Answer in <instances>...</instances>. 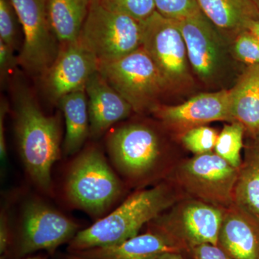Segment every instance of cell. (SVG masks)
<instances>
[{
    "label": "cell",
    "instance_id": "obj_1",
    "mask_svg": "<svg viewBox=\"0 0 259 259\" xmlns=\"http://www.w3.org/2000/svg\"><path fill=\"white\" fill-rule=\"evenodd\" d=\"M13 109L15 138L25 172L37 190L53 196L52 169L61 151L59 118L45 115L23 87L15 90Z\"/></svg>",
    "mask_w": 259,
    "mask_h": 259
},
{
    "label": "cell",
    "instance_id": "obj_2",
    "mask_svg": "<svg viewBox=\"0 0 259 259\" xmlns=\"http://www.w3.org/2000/svg\"><path fill=\"white\" fill-rule=\"evenodd\" d=\"M176 196L165 183L135 192L105 217L79 231L70 251L114 246L139 235L141 228L175 204Z\"/></svg>",
    "mask_w": 259,
    "mask_h": 259
},
{
    "label": "cell",
    "instance_id": "obj_3",
    "mask_svg": "<svg viewBox=\"0 0 259 259\" xmlns=\"http://www.w3.org/2000/svg\"><path fill=\"white\" fill-rule=\"evenodd\" d=\"M123 193V182L95 145L80 151L66 170L65 199L96 221L111 212Z\"/></svg>",
    "mask_w": 259,
    "mask_h": 259
},
{
    "label": "cell",
    "instance_id": "obj_4",
    "mask_svg": "<svg viewBox=\"0 0 259 259\" xmlns=\"http://www.w3.org/2000/svg\"><path fill=\"white\" fill-rule=\"evenodd\" d=\"M106 148L112 167L125 182L141 185L157 175L161 144L150 126L129 123L114 129L107 135Z\"/></svg>",
    "mask_w": 259,
    "mask_h": 259
},
{
    "label": "cell",
    "instance_id": "obj_5",
    "mask_svg": "<svg viewBox=\"0 0 259 259\" xmlns=\"http://www.w3.org/2000/svg\"><path fill=\"white\" fill-rule=\"evenodd\" d=\"M98 71L134 111H153L169 85L142 47L116 60L99 62Z\"/></svg>",
    "mask_w": 259,
    "mask_h": 259
},
{
    "label": "cell",
    "instance_id": "obj_6",
    "mask_svg": "<svg viewBox=\"0 0 259 259\" xmlns=\"http://www.w3.org/2000/svg\"><path fill=\"white\" fill-rule=\"evenodd\" d=\"M142 37L141 22L95 1L90 3L78 40L102 62L116 60L137 50L142 46Z\"/></svg>",
    "mask_w": 259,
    "mask_h": 259
},
{
    "label": "cell",
    "instance_id": "obj_7",
    "mask_svg": "<svg viewBox=\"0 0 259 259\" xmlns=\"http://www.w3.org/2000/svg\"><path fill=\"white\" fill-rule=\"evenodd\" d=\"M240 168L209 152L196 155L179 166L177 179L196 199L228 209L234 204L233 194Z\"/></svg>",
    "mask_w": 259,
    "mask_h": 259
},
{
    "label": "cell",
    "instance_id": "obj_8",
    "mask_svg": "<svg viewBox=\"0 0 259 259\" xmlns=\"http://www.w3.org/2000/svg\"><path fill=\"white\" fill-rule=\"evenodd\" d=\"M23 33L19 64L41 76L55 61L61 46L49 23L47 0H11Z\"/></svg>",
    "mask_w": 259,
    "mask_h": 259
},
{
    "label": "cell",
    "instance_id": "obj_9",
    "mask_svg": "<svg viewBox=\"0 0 259 259\" xmlns=\"http://www.w3.org/2000/svg\"><path fill=\"white\" fill-rule=\"evenodd\" d=\"M20 221L18 252L21 256L38 250L52 253L79 231L77 223L37 197L24 202Z\"/></svg>",
    "mask_w": 259,
    "mask_h": 259
},
{
    "label": "cell",
    "instance_id": "obj_10",
    "mask_svg": "<svg viewBox=\"0 0 259 259\" xmlns=\"http://www.w3.org/2000/svg\"><path fill=\"white\" fill-rule=\"evenodd\" d=\"M142 47L169 86L188 82L190 73L185 38L177 20L158 13L141 22Z\"/></svg>",
    "mask_w": 259,
    "mask_h": 259
},
{
    "label": "cell",
    "instance_id": "obj_11",
    "mask_svg": "<svg viewBox=\"0 0 259 259\" xmlns=\"http://www.w3.org/2000/svg\"><path fill=\"white\" fill-rule=\"evenodd\" d=\"M225 209L198 199L186 201L171 212L153 220V228L175 238L185 248L218 245Z\"/></svg>",
    "mask_w": 259,
    "mask_h": 259
},
{
    "label": "cell",
    "instance_id": "obj_12",
    "mask_svg": "<svg viewBox=\"0 0 259 259\" xmlns=\"http://www.w3.org/2000/svg\"><path fill=\"white\" fill-rule=\"evenodd\" d=\"M177 21L194 73L204 82L216 81L222 76L228 63L224 35L202 11Z\"/></svg>",
    "mask_w": 259,
    "mask_h": 259
},
{
    "label": "cell",
    "instance_id": "obj_13",
    "mask_svg": "<svg viewBox=\"0 0 259 259\" xmlns=\"http://www.w3.org/2000/svg\"><path fill=\"white\" fill-rule=\"evenodd\" d=\"M98 67L96 56L79 40L61 47L55 61L42 76L44 90L49 100L57 104L65 95L85 89Z\"/></svg>",
    "mask_w": 259,
    "mask_h": 259
},
{
    "label": "cell",
    "instance_id": "obj_14",
    "mask_svg": "<svg viewBox=\"0 0 259 259\" xmlns=\"http://www.w3.org/2000/svg\"><path fill=\"white\" fill-rule=\"evenodd\" d=\"M152 112L165 125L186 131L214 121L234 122L230 91L226 90L199 94L175 106L158 105Z\"/></svg>",
    "mask_w": 259,
    "mask_h": 259
},
{
    "label": "cell",
    "instance_id": "obj_15",
    "mask_svg": "<svg viewBox=\"0 0 259 259\" xmlns=\"http://www.w3.org/2000/svg\"><path fill=\"white\" fill-rule=\"evenodd\" d=\"M88 97L90 136L97 139L117 122L127 118L132 107L99 72L85 86Z\"/></svg>",
    "mask_w": 259,
    "mask_h": 259
},
{
    "label": "cell",
    "instance_id": "obj_16",
    "mask_svg": "<svg viewBox=\"0 0 259 259\" xmlns=\"http://www.w3.org/2000/svg\"><path fill=\"white\" fill-rule=\"evenodd\" d=\"M185 248L175 238L159 230L137 235L120 244L105 248L73 251L81 259H156L166 252H177Z\"/></svg>",
    "mask_w": 259,
    "mask_h": 259
},
{
    "label": "cell",
    "instance_id": "obj_17",
    "mask_svg": "<svg viewBox=\"0 0 259 259\" xmlns=\"http://www.w3.org/2000/svg\"><path fill=\"white\" fill-rule=\"evenodd\" d=\"M218 245L233 259H259V221L233 204L225 209Z\"/></svg>",
    "mask_w": 259,
    "mask_h": 259
},
{
    "label": "cell",
    "instance_id": "obj_18",
    "mask_svg": "<svg viewBox=\"0 0 259 259\" xmlns=\"http://www.w3.org/2000/svg\"><path fill=\"white\" fill-rule=\"evenodd\" d=\"M201 11L223 35L236 37L259 20L252 0H197Z\"/></svg>",
    "mask_w": 259,
    "mask_h": 259
},
{
    "label": "cell",
    "instance_id": "obj_19",
    "mask_svg": "<svg viewBox=\"0 0 259 259\" xmlns=\"http://www.w3.org/2000/svg\"><path fill=\"white\" fill-rule=\"evenodd\" d=\"M229 91L233 120L254 138L259 132V64L248 66Z\"/></svg>",
    "mask_w": 259,
    "mask_h": 259
},
{
    "label": "cell",
    "instance_id": "obj_20",
    "mask_svg": "<svg viewBox=\"0 0 259 259\" xmlns=\"http://www.w3.org/2000/svg\"><path fill=\"white\" fill-rule=\"evenodd\" d=\"M66 123L63 152L64 156L77 154L90 136L88 97L85 89L65 95L58 102Z\"/></svg>",
    "mask_w": 259,
    "mask_h": 259
},
{
    "label": "cell",
    "instance_id": "obj_21",
    "mask_svg": "<svg viewBox=\"0 0 259 259\" xmlns=\"http://www.w3.org/2000/svg\"><path fill=\"white\" fill-rule=\"evenodd\" d=\"M90 6V0H47L49 23L61 47L77 41Z\"/></svg>",
    "mask_w": 259,
    "mask_h": 259
},
{
    "label": "cell",
    "instance_id": "obj_22",
    "mask_svg": "<svg viewBox=\"0 0 259 259\" xmlns=\"http://www.w3.org/2000/svg\"><path fill=\"white\" fill-rule=\"evenodd\" d=\"M233 202L259 221V152L255 147L248 148L240 168Z\"/></svg>",
    "mask_w": 259,
    "mask_h": 259
},
{
    "label": "cell",
    "instance_id": "obj_23",
    "mask_svg": "<svg viewBox=\"0 0 259 259\" xmlns=\"http://www.w3.org/2000/svg\"><path fill=\"white\" fill-rule=\"evenodd\" d=\"M245 131L243 124L237 121L225 125L218 135L214 149V153L236 168H241L243 163L241 152Z\"/></svg>",
    "mask_w": 259,
    "mask_h": 259
},
{
    "label": "cell",
    "instance_id": "obj_24",
    "mask_svg": "<svg viewBox=\"0 0 259 259\" xmlns=\"http://www.w3.org/2000/svg\"><path fill=\"white\" fill-rule=\"evenodd\" d=\"M218 134L215 130L207 126H198L185 131L182 142L187 149L195 155L212 152Z\"/></svg>",
    "mask_w": 259,
    "mask_h": 259
},
{
    "label": "cell",
    "instance_id": "obj_25",
    "mask_svg": "<svg viewBox=\"0 0 259 259\" xmlns=\"http://www.w3.org/2000/svg\"><path fill=\"white\" fill-rule=\"evenodd\" d=\"M107 9L123 13L143 22L156 11L154 0H97Z\"/></svg>",
    "mask_w": 259,
    "mask_h": 259
},
{
    "label": "cell",
    "instance_id": "obj_26",
    "mask_svg": "<svg viewBox=\"0 0 259 259\" xmlns=\"http://www.w3.org/2000/svg\"><path fill=\"white\" fill-rule=\"evenodd\" d=\"M232 51L237 60L247 66L259 64V39L244 30L234 37Z\"/></svg>",
    "mask_w": 259,
    "mask_h": 259
},
{
    "label": "cell",
    "instance_id": "obj_27",
    "mask_svg": "<svg viewBox=\"0 0 259 259\" xmlns=\"http://www.w3.org/2000/svg\"><path fill=\"white\" fill-rule=\"evenodd\" d=\"M19 19L11 0H0V40L16 47Z\"/></svg>",
    "mask_w": 259,
    "mask_h": 259
},
{
    "label": "cell",
    "instance_id": "obj_28",
    "mask_svg": "<svg viewBox=\"0 0 259 259\" xmlns=\"http://www.w3.org/2000/svg\"><path fill=\"white\" fill-rule=\"evenodd\" d=\"M156 12L167 18L180 20L201 11L197 0H154Z\"/></svg>",
    "mask_w": 259,
    "mask_h": 259
},
{
    "label": "cell",
    "instance_id": "obj_29",
    "mask_svg": "<svg viewBox=\"0 0 259 259\" xmlns=\"http://www.w3.org/2000/svg\"><path fill=\"white\" fill-rule=\"evenodd\" d=\"M15 49L0 40V77L2 84H4L15 66L19 64L18 57L15 56Z\"/></svg>",
    "mask_w": 259,
    "mask_h": 259
},
{
    "label": "cell",
    "instance_id": "obj_30",
    "mask_svg": "<svg viewBox=\"0 0 259 259\" xmlns=\"http://www.w3.org/2000/svg\"><path fill=\"white\" fill-rule=\"evenodd\" d=\"M194 259H233L218 245L202 244L192 248Z\"/></svg>",
    "mask_w": 259,
    "mask_h": 259
},
{
    "label": "cell",
    "instance_id": "obj_31",
    "mask_svg": "<svg viewBox=\"0 0 259 259\" xmlns=\"http://www.w3.org/2000/svg\"><path fill=\"white\" fill-rule=\"evenodd\" d=\"M8 211L3 208L0 215V254L4 255L8 250L10 240V218Z\"/></svg>",
    "mask_w": 259,
    "mask_h": 259
},
{
    "label": "cell",
    "instance_id": "obj_32",
    "mask_svg": "<svg viewBox=\"0 0 259 259\" xmlns=\"http://www.w3.org/2000/svg\"><path fill=\"white\" fill-rule=\"evenodd\" d=\"M8 111V104L5 101H2L1 106H0V158L3 162L6 161L7 158H8V151H7L5 135V119Z\"/></svg>",
    "mask_w": 259,
    "mask_h": 259
},
{
    "label": "cell",
    "instance_id": "obj_33",
    "mask_svg": "<svg viewBox=\"0 0 259 259\" xmlns=\"http://www.w3.org/2000/svg\"><path fill=\"white\" fill-rule=\"evenodd\" d=\"M156 259H185L177 252H166L158 255Z\"/></svg>",
    "mask_w": 259,
    "mask_h": 259
},
{
    "label": "cell",
    "instance_id": "obj_34",
    "mask_svg": "<svg viewBox=\"0 0 259 259\" xmlns=\"http://www.w3.org/2000/svg\"><path fill=\"white\" fill-rule=\"evenodd\" d=\"M247 30L251 32L257 38L259 39V20H255V21L252 22V23L248 25Z\"/></svg>",
    "mask_w": 259,
    "mask_h": 259
},
{
    "label": "cell",
    "instance_id": "obj_35",
    "mask_svg": "<svg viewBox=\"0 0 259 259\" xmlns=\"http://www.w3.org/2000/svg\"><path fill=\"white\" fill-rule=\"evenodd\" d=\"M255 139V145L254 147L255 148V149L257 150V151L259 152V132L258 134H256V136L254 137Z\"/></svg>",
    "mask_w": 259,
    "mask_h": 259
},
{
    "label": "cell",
    "instance_id": "obj_36",
    "mask_svg": "<svg viewBox=\"0 0 259 259\" xmlns=\"http://www.w3.org/2000/svg\"><path fill=\"white\" fill-rule=\"evenodd\" d=\"M66 259H81L79 258V257L76 256V255H75L74 254H72V253H71V255H69V256L66 258Z\"/></svg>",
    "mask_w": 259,
    "mask_h": 259
},
{
    "label": "cell",
    "instance_id": "obj_37",
    "mask_svg": "<svg viewBox=\"0 0 259 259\" xmlns=\"http://www.w3.org/2000/svg\"><path fill=\"white\" fill-rule=\"evenodd\" d=\"M254 3L255 7H256L257 10H258L259 13V0H252Z\"/></svg>",
    "mask_w": 259,
    "mask_h": 259
},
{
    "label": "cell",
    "instance_id": "obj_38",
    "mask_svg": "<svg viewBox=\"0 0 259 259\" xmlns=\"http://www.w3.org/2000/svg\"><path fill=\"white\" fill-rule=\"evenodd\" d=\"M25 259H46V258H44V257L37 256V255H36V256L28 257V258H26Z\"/></svg>",
    "mask_w": 259,
    "mask_h": 259
},
{
    "label": "cell",
    "instance_id": "obj_39",
    "mask_svg": "<svg viewBox=\"0 0 259 259\" xmlns=\"http://www.w3.org/2000/svg\"><path fill=\"white\" fill-rule=\"evenodd\" d=\"M90 3H92V2L97 1V0H90Z\"/></svg>",
    "mask_w": 259,
    "mask_h": 259
}]
</instances>
